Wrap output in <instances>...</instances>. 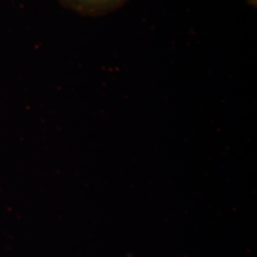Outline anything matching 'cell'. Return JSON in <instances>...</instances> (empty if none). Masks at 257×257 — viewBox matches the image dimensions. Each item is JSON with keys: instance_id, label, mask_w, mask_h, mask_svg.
Wrapping results in <instances>:
<instances>
[{"instance_id": "cell-1", "label": "cell", "mask_w": 257, "mask_h": 257, "mask_svg": "<svg viewBox=\"0 0 257 257\" xmlns=\"http://www.w3.org/2000/svg\"><path fill=\"white\" fill-rule=\"evenodd\" d=\"M92 1H102V0H92Z\"/></svg>"}]
</instances>
